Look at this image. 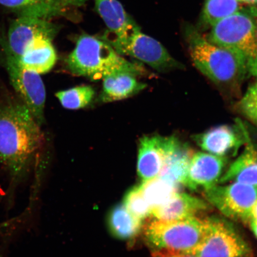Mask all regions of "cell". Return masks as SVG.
Masks as SVG:
<instances>
[{
  "label": "cell",
  "instance_id": "3957f363",
  "mask_svg": "<svg viewBox=\"0 0 257 257\" xmlns=\"http://www.w3.org/2000/svg\"><path fill=\"white\" fill-rule=\"evenodd\" d=\"M66 63L67 68L74 75L92 80L103 79L118 72H128L136 76L147 73L142 64L128 62L107 42L86 34L78 38Z\"/></svg>",
  "mask_w": 257,
  "mask_h": 257
},
{
  "label": "cell",
  "instance_id": "5b68a950",
  "mask_svg": "<svg viewBox=\"0 0 257 257\" xmlns=\"http://www.w3.org/2000/svg\"><path fill=\"white\" fill-rule=\"evenodd\" d=\"M209 219L197 217L172 221L154 220L147 225L149 243L160 250L192 254L206 237Z\"/></svg>",
  "mask_w": 257,
  "mask_h": 257
},
{
  "label": "cell",
  "instance_id": "d6986e66",
  "mask_svg": "<svg viewBox=\"0 0 257 257\" xmlns=\"http://www.w3.org/2000/svg\"><path fill=\"white\" fill-rule=\"evenodd\" d=\"M137 76L128 72H118L106 76L99 100L102 102L120 101L143 91L147 84L138 81Z\"/></svg>",
  "mask_w": 257,
  "mask_h": 257
},
{
  "label": "cell",
  "instance_id": "ba28073f",
  "mask_svg": "<svg viewBox=\"0 0 257 257\" xmlns=\"http://www.w3.org/2000/svg\"><path fill=\"white\" fill-rule=\"evenodd\" d=\"M206 237L192 255L197 257H255L253 250L232 224L220 218H208Z\"/></svg>",
  "mask_w": 257,
  "mask_h": 257
},
{
  "label": "cell",
  "instance_id": "ffe728a7",
  "mask_svg": "<svg viewBox=\"0 0 257 257\" xmlns=\"http://www.w3.org/2000/svg\"><path fill=\"white\" fill-rule=\"evenodd\" d=\"M0 5L18 17L46 19L66 14L68 8L56 0H0Z\"/></svg>",
  "mask_w": 257,
  "mask_h": 257
},
{
  "label": "cell",
  "instance_id": "f1b7e54d",
  "mask_svg": "<svg viewBox=\"0 0 257 257\" xmlns=\"http://www.w3.org/2000/svg\"><path fill=\"white\" fill-rule=\"evenodd\" d=\"M250 221H257V201L253 204L251 211H250L249 222Z\"/></svg>",
  "mask_w": 257,
  "mask_h": 257
},
{
  "label": "cell",
  "instance_id": "8992f818",
  "mask_svg": "<svg viewBox=\"0 0 257 257\" xmlns=\"http://www.w3.org/2000/svg\"><path fill=\"white\" fill-rule=\"evenodd\" d=\"M2 61L10 82L18 98L27 106L38 123L44 120L46 88L40 74L30 71L22 65L0 37Z\"/></svg>",
  "mask_w": 257,
  "mask_h": 257
},
{
  "label": "cell",
  "instance_id": "52a82bcc",
  "mask_svg": "<svg viewBox=\"0 0 257 257\" xmlns=\"http://www.w3.org/2000/svg\"><path fill=\"white\" fill-rule=\"evenodd\" d=\"M120 55L136 58L159 72L184 68L158 41L147 35L141 29L119 40L108 42Z\"/></svg>",
  "mask_w": 257,
  "mask_h": 257
},
{
  "label": "cell",
  "instance_id": "cb8c5ba5",
  "mask_svg": "<svg viewBox=\"0 0 257 257\" xmlns=\"http://www.w3.org/2000/svg\"><path fill=\"white\" fill-rule=\"evenodd\" d=\"M95 95L91 86L82 85L56 93V96L64 108L78 110L88 105Z\"/></svg>",
  "mask_w": 257,
  "mask_h": 257
},
{
  "label": "cell",
  "instance_id": "4fadbf2b",
  "mask_svg": "<svg viewBox=\"0 0 257 257\" xmlns=\"http://www.w3.org/2000/svg\"><path fill=\"white\" fill-rule=\"evenodd\" d=\"M94 2L96 12L108 29L102 40L121 39L141 29L117 0H94Z\"/></svg>",
  "mask_w": 257,
  "mask_h": 257
},
{
  "label": "cell",
  "instance_id": "7402d4cb",
  "mask_svg": "<svg viewBox=\"0 0 257 257\" xmlns=\"http://www.w3.org/2000/svg\"><path fill=\"white\" fill-rule=\"evenodd\" d=\"M179 187L159 177L144 181L139 186L141 194L152 209L168 202L179 192Z\"/></svg>",
  "mask_w": 257,
  "mask_h": 257
},
{
  "label": "cell",
  "instance_id": "d4e9b609",
  "mask_svg": "<svg viewBox=\"0 0 257 257\" xmlns=\"http://www.w3.org/2000/svg\"><path fill=\"white\" fill-rule=\"evenodd\" d=\"M124 205L133 216L141 220L152 214L153 209L145 200L139 187H135L127 193Z\"/></svg>",
  "mask_w": 257,
  "mask_h": 257
},
{
  "label": "cell",
  "instance_id": "484cf974",
  "mask_svg": "<svg viewBox=\"0 0 257 257\" xmlns=\"http://www.w3.org/2000/svg\"><path fill=\"white\" fill-rule=\"evenodd\" d=\"M239 113L257 126V80L246 90L236 105Z\"/></svg>",
  "mask_w": 257,
  "mask_h": 257
},
{
  "label": "cell",
  "instance_id": "5bb4252c",
  "mask_svg": "<svg viewBox=\"0 0 257 257\" xmlns=\"http://www.w3.org/2000/svg\"><path fill=\"white\" fill-rule=\"evenodd\" d=\"M169 136H145L139 142L138 173L143 181L158 177L165 160Z\"/></svg>",
  "mask_w": 257,
  "mask_h": 257
},
{
  "label": "cell",
  "instance_id": "9a60e30c",
  "mask_svg": "<svg viewBox=\"0 0 257 257\" xmlns=\"http://www.w3.org/2000/svg\"><path fill=\"white\" fill-rule=\"evenodd\" d=\"M194 150L175 136L169 138L165 160L158 177L176 185H184Z\"/></svg>",
  "mask_w": 257,
  "mask_h": 257
},
{
  "label": "cell",
  "instance_id": "8fae6325",
  "mask_svg": "<svg viewBox=\"0 0 257 257\" xmlns=\"http://www.w3.org/2000/svg\"><path fill=\"white\" fill-rule=\"evenodd\" d=\"M60 30V26L46 19L17 17L10 25L7 34L0 30V37L19 60L25 48L38 35L47 34L55 38Z\"/></svg>",
  "mask_w": 257,
  "mask_h": 257
},
{
  "label": "cell",
  "instance_id": "2e32d148",
  "mask_svg": "<svg viewBox=\"0 0 257 257\" xmlns=\"http://www.w3.org/2000/svg\"><path fill=\"white\" fill-rule=\"evenodd\" d=\"M54 37L41 34L31 42L19 58L25 68L41 75L49 72L57 62V53L52 41Z\"/></svg>",
  "mask_w": 257,
  "mask_h": 257
},
{
  "label": "cell",
  "instance_id": "4316f807",
  "mask_svg": "<svg viewBox=\"0 0 257 257\" xmlns=\"http://www.w3.org/2000/svg\"><path fill=\"white\" fill-rule=\"evenodd\" d=\"M153 257H197L191 254H185V253H176L160 250L159 252L154 253Z\"/></svg>",
  "mask_w": 257,
  "mask_h": 257
},
{
  "label": "cell",
  "instance_id": "9c48e42d",
  "mask_svg": "<svg viewBox=\"0 0 257 257\" xmlns=\"http://www.w3.org/2000/svg\"><path fill=\"white\" fill-rule=\"evenodd\" d=\"M204 192L208 202L224 216L249 221L250 211L257 201V186L232 182L226 186H214Z\"/></svg>",
  "mask_w": 257,
  "mask_h": 257
},
{
  "label": "cell",
  "instance_id": "e0dca14e",
  "mask_svg": "<svg viewBox=\"0 0 257 257\" xmlns=\"http://www.w3.org/2000/svg\"><path fill=\"white\" fill-rule=\"evenodd\" d=\"M208 209V204L201 199L178 192L166 204L153 208L151 215L156 220H178L195 217Z\"/></svg>",
  "mask_w": 257,
  "mask_h": 257
},
{
  "label": "cell",
  "instance_id": "277c9868",
  "mask_svg": "<svg viewBox=\"0 0 257 257\" xmlns=\"http://www.w3.org/2000/svg\"><path fill=\"white\" fill-rule=\"evenodd\" d=\"M208 40L232 51L240 60L248 76L257 78V9L253 6L217 22L211 27Z\"/></svg>",
  "mask_w": 257,
  "mask_h": 257
},
{
  "label": "cell",
  "instance_id": "4dcf8cb0",
  "mask_svg": "<svg viewBox=\"0 0 257 257\" xmlns=\"http://www.w3.org/2000/svg\"><path fill=\"white\" fill-rule=\"evenodd\" d=\"M249 223L250 225V227L253 231V232L254 233L255 235L257 237V221H249Z\"/></svg>",
  "mask_w": 257,
  "mask_h": 257
},
{
  "label": "cell",
  "instance_id": "83f0119b",
  "mask_svg": "<svg viewBox=\"0 0 257 257\" xmlns=\"http://www.w3.org/2000/svg\"><path fill=\"white\" fill-rule=\"evenodd\" d=\"M67 8L80 7L84 5L87 0H56Z\"/></svg>",
  "mask_w": 257,
  "mask_h": 257
},
{
  "label": "cell",
  "instance_id": "7c38bea8",
  "mask_svg": "<svg viewBox=\"0 0 257 257\" xmlns=\"http://www.w3.org/2000/svg\"><path fill=\"white\" fill-rule=\"evenodd\" d=\"M227 162V158L210 153H194L184 185L193 191L213 187L219 182Z\"/></svg>",
  "mask_w": 257,
  "mask_h": 257
},
{
  "label": "cell",
  "instance_id": "30bf717a",
  "mask_svg": "<svg viewBox=\"0 0 257 257\" xmlns=\"http://www.w3.org/2000/svg\"><path fill=\"white\" fill-rule=\"evenodd\" d=\"M246 131L242 121L237 120L235 125H218L195 135L193 140L205 152L227 158L235 156L245 144Z\"/></svg>",
  "mask_w": 257,
  "mask_h": 257
},
{
  "label": "cell",
  "instance_id": "603a6c76",
  "mask_svg": "<svg viewBox=\"0 0 257 257\" xmlns=\"http://www.w3.org/2000/svg\"><path fill=\"white\" fill-rule=\"evenodd\" d=\"M241 5L239 0H205L201 20L205 26L211 27L238 11Z\"/></svg>",
  "mask_w": 257,
  "mask_h": 257
},
{
  "label": "cell",
  "instance_id": "44dd1931",
  "mask_svg": "<svg viewBox=\"0 0 257 257\" xmlns=\"http://www.w3.org/2000/svg\"><path fill=\"white\" fill-rule=\"evenodd\" d=\"M108 221L111 233L122 239L133 238L139 233L142 224V220L133 216L121 205L112 209Z\"/></svg>",
  "mask_w": 257,
  "mask_h": 257
},
{
  "label": "cell",
  "instance_id": "6da1fadb",
  "mask_svg": "<svg viewBox=\"0 0 257 257\" xmlns=\"http://www.w3.org/2000/svg\"><path fill=\"white\" fill-rule=\"evenodd\" d=\"M40 126L18 97L7 96L0 101V163L8 175L6 195L9 204L43 146L44 137Z\"/></svg>",
  "mask_w": 257,
  "mask_h": 257
},
{
  "label": "cell",
  "instance_id": "f546056e",
  "mask_svg": "<svg viewBox=\"0 0 257 257\" xmlns=\"http://www.w3.org/2000/svg\"><path fill=\"white\" fill-rule=\"evenodd\" d=\"M241 4L253 6L257 4V0H239Z\"/></svg>",
  "mask_w": 257,
  "mask_h": 257
},
{
  "label": "cell",
  "instance_id": "7a4b0ae2",
  "mask_svg": "<svg viewBox=\"0 0 257 257\" xmlns=\"http://www.w3.org/2000/svg\"><path fill=\"white\" fill-rule=\"evenodd\" d=\"M185 38L196 68L224 91L238 92L248 74L235 54L212 43L192 27L186 28Z\"/></svg>",
  "mask_w": 257,
  "mask_h": 257
},
{
  "label": "cell",
  "instance_id": "ac0fdd59",
  "mask_svg": "<svg viewBox=\"0 0 257 257\" xmlns=\"http://www.w3.org/2000/svg\"><path fill=\"white\" fill-rule=\"evenodd\" d=\"M245 149L220 179L221 184L238 182L257 186V144L246 131Z\"/></svg>",
  "mask_w": 257,
  "mask_h": 257
}]
</instances>
